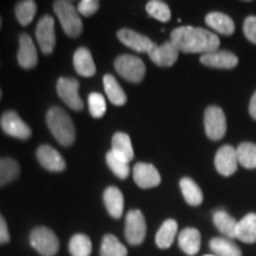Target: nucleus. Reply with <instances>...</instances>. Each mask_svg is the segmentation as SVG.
<instances>
[{
    "mask_svg": "<svg viewBox=\"0 0 256 256\" xmlns=\"http://www.w3.org/2000/svg\"><path fill=\"white\" fill-rule=\"evenodd\" d=\"M171 42L179 51L185 54H210L220 48L217 34L206 28L179 26L171 32Z\"/></svg>",
    "mask_w": 256,
    "mask_h": 256,
    "instance_id": "nucleus-1",
    "label": "nucleus"
},
{
    "mask_svg": "<svg viewBox=\"0 0 256 256\" xmlns=\"http://www.w3.org/2000/svg\"><path fill=\"white\" fill-rule=\"evenodd\" d=\"M46 124L54 138L62 146L68 147L75 142V124L70 115L58 106H54L48 110Z\"/></svg>",
    "mask_w": 256,
    "mask_h": 256,
    "instance_id": "nucleus-2",
    "label": "nucleus"
},
{
    "mask_svg": "<svg viewBox=\"0 0 256 256\" xmlns=\"http://www.w3.org/2000/svg\"><path fill=\"white\" fill-rule=\"evenodd\" d=\"M54 11L66 36L76 38L82 34V19L72 2H66V0H57L54 2Z\"/></svg>",
    "mask_w": 256,
    "mask_h": 256,
    "instance_id": "nucleus-3",
    "label": "nucleus"
},
{
    "mask_svg": "<svg viewBox=\"0 0 256 256\" xmlns=\"http://www.w3.org/2000/svg\"><path fill=\"white\" fill-rule=\"evenodd\" d=\"M31 247L42 256H55L60 250V240L46 226H37L30 234Z\"/></svg>",
    "mask_w": 256,
    "mask_h": 256,
    "instance_id": "nucleus-4",
    "label": "nucleus"
},
{
    "mask_svg": "<svg viewBox=\"0 0 256 256\" xmlns=\"http://www.w3.org/2000/svg\"><path fill=\"white\" fill-rule=\"evenodd\" d=\"M115 70L126 81L140 83L145 78L146 66L142 60L133 55H120L114 62Z\"/></svg>",
    "mask_w": 256,
    "mask_h": 256,
    "instance_id": "nucleus-5",
    "label": "nucleus"
},
{
    "mask_svg": "<svg viewBox=\"0 0 256 256\" xmlns=\"http://www.w3.org/2000/svg\"><path fill=\"white\" fill-rule=\"evenodd\" d=\"M0 127L8 136L19 140H28L32 136V130L14 110H6L0 118Z\"/></svg>",
    "mask_w": 256,
    "mask_h": 256,
    "instance_id": "nucleus-6",
    "label": "nucleus"
},
{
    "mask_svg": "<svg viewBox=\"0 0 256 256\" xmlns=\"http://www.w3.org/2000/svg\"><path fill=\"white\" fill-rule=\"evenodd\" d=\"M147 226L145 217L140 210H130L126 215L124 236L127 242L132 246H139L146 238Z\"/></svg>",
    "mask_w": 256,
    "mask_h": 256,
    "instance_id": "nucleus-7",
    "label": "nucleus"
},
{
    "mask_svg": "<svg viewBox=\"0 0 256 256\" xmlns=\"http://www.w3.org/2000/svg\"><path fill=\"white\" fill-rule=\"evenodd\" d=\"M206 133L211 140H220L226 133V119L224 112L217 106H210L204 113Z\"/></svg>",
    "mask_w": 256,
    "mask_h": 256,
    "instance_id": "nucleus-8",
    "label": "nucleus"
},
{
    "mask_svg": "<svg viewBox=\"0 0 256 256\" xmlns=\"http://www.w3.org/2000/svg\"><path fill=\"white\" fill-rule=\"evenodd\" d=\"M80 82L72 78H60L57 81V94L64 104L74 110H83V101L78 94Z\"/></svg>",
    "mask_w": 256,
    "mask_h": 256,
    "instance_id": "nucleus-9",
    "label": "nucleus"
},
{
    "mask_svg": "<svg viewBox=\"0 0 256 256\" xmlns=\"http://www.w3.org/2000/svg\"><path fill=\"white\" fill-rule=\"evenodd\" d=\"M36 38L42 52L50 55L56 46L55 20L49 14L43 16L38 20L36 28Z\"/></svg>",
    "mask_w": 256,
    "mask_h": 256,
    "instance_id": "nucleus-10",
    "label": "nucleus"
},
{
    "mask_svg": "<svg viewBox=\"0 0 256 256\" xmlns=\"http://www.w3.org/2000/svg\"><path fill=\"white\" fill-rule=\"evenodd\" d=\"M118 40H119L124 46H126L130 49H132L136 52L148 54L152 50V48L156 46V43L151 40V38L144 34H139V32L130 30V28H121L116 34Z\"/></svg>",
    "mask_w": 256,
    "mask_h": 256,
    "instance_id": "nucleus-11",
    "label": "nucleus"
},
{
    "mask_svg": "<svg viewBox=\"0 0 256 256\" xmlns=\"http://www.w3.org/2000/svg\"><path fill=\"white\" fill-rule=\"evenodd\" d=\"M238 159L236 150L232 145H224L215 156V168L220 174L230 177L238 171Z\"/></svg>",
    "mask_w": 256,
    "mask_h": 256,
    "instance_id": "nucleus-12",
    "label": "nucleus"
},
{
    "mask_svg": "<svg viewBox=\"0 0 256 256\" xmlns=\"http://www.w3.org/2000/svg\"><path fill=\"white\" fill-rule=\"evenodd\" d=\"M133 179L142 188H152L158 186L162 177L154 166L147 162H138L133 168Z\"/></svg>",
    "mask_w": 256,
    "mask_h": 256,
    "instance_id": "nucleus-13",
    "label": "nucleus"
},
{
    "mask_svg": "<svg viewBox=\"0 0 256 256\" xmlns=\"http://www.w3.org/2000/svg\"><path fill=\"white\" fill-rule=\"evenodd\" d=\"M37 159L44 168L50 172H62L66 170V160L57 150L50 145H40L36 152Z\"/></svg>",
    "mask_w": 256,
    "mask_h": 256,
    "instance_id": "nucleus-14",
    "label": "nucleus"
},
{
    "mask_svg": "<svg viewBox=\"0 0 256 256\" xmlns=\"http://www.w3.org/2000/svg\"><path fill=\"white\" fill-rule=\"evenodd\" d=\"M18 64L23 69L30 70L37 66L38 54L34 40L28 34L19 36V49L17 54Z\"/></svg>",
    "mask_w": 256,
    "mask_h": 256,
    "instance_id": "nucleus-15",
    "label": "nucleus"
},
{
    "mask_svg": "<svg viewBox=\"0 0 256 256\" xmlns=\"http://www.w3.org/2000/svg\"><path fill=\"white\" fill-rule=\"evenodd\" d=\"M152 62L159 66H171L177 62L179 50L171 40L165 42L162 46H156L148 52Z\"/></svg>",
    "mask_w": 256,
    "mask_h": 256,
    "instance_id": "nucleus-16",
    "label": "nucleus"
},
{
    "mask_svg": "<svg viewBox=\"0 0 256 256\" xmlns=\"http://www.w3.org/2000/svg\"><path fill=\"white\" fill-rule=\"evenodd\" d=\"M200 63L210 68L217 69H232L238 64V56L230 51H214L210 54H204L200 56Z\"/></svg>",
    "mask_w": 256,
    "mask_h": 256,
    "instance_id": "nucleus-17",
    "label": "nucleus"
},
{
    "mask_svg": "<svg viewBox=\"0 0 256 256\" xmlns=\"http://www.w3.org/2000/svg\"><path fill=\"white\" fill-rule=\"evenodd\" d=\"M72 64L76 72L83 78H92L96 74V66L92 52L87 48H78L72 57Z\"/></svg>",
    "mask_w": 256,
    "mask_h": 256,
    "instance_id": "nucleus-18",
    "label": "nucleus"
},
{
    "mask_svg": "<svg viewBox=\"0 0 256 256\" xmlns=\"http://www.w3.org/2000/svg\"><path fill=\"white\" fill-rule=\"evenodd\" d=\"M104 203L113 218H120L124 212V194L116 186H108L104 192Z\"/></svg>",
    "mask_w": 256,
    "mask_h": 256,
    "instance_id": "nucleus-19",
    "label": "nucleus"
},
{
    "mask_svg": "<svg viewBox=\"0 0 256 256\" xmlns=\"http://www.w3.org/2000/svg\"><path fill=\"white\" fill-rule=\"evenodd\" d=\"M200 232L196 228H185L179 232V248L186 255H196L200 249Z\"/></svg>",
    "mask_w": 256,
    "mask_h": 256,
    "instance_id": "nucleus-20",
    "label": "nucleus"
},
{
    "mask_svg": "<svg viewBox=\"0 0 256 256\" xmlns=\"http://www.w3.org/2000/svg\"><path fill=\"white\" fill-rule=\"evenodd\" d=\"M110 151L127 162H130L134 158V151L130 138L128 134L124 132L115 133L113 138H112Z\"/></svg>",
    "mask_w": 256,
    "mask_h": 256,
    "instance_id": "nucleus-21",
    "label": "nucleus"
},
{
    "mask_svg": "<svg viewBox=\"0 0 256 256\" xmlns=\"http://www.w3.org/2000/svg\"><path fill=\"white\" fill-rule=\"evenodd\" d=\"M235 238L244 243L256 242V214L250 212L238 220L236 226Z\"/></svg>",
    "mask_w": 256,
    "mask_h": 256,
    "instance_id": "nucleus-22",
    "label": "nucleus"
},
{
    "mask_svg": "<svg viewBox=\"0 0 256 256\" xmlns=\"http://www.w3.org/2000/svg\"><path fill=\"white\" fill-rule=\"evenodd\" d=\"M206 23L212 30L218 32L220 34L230 36L235 31V23L228 14H220V12H210L206 14Z\"/></svg>",
    "mask_w": 256,
    "mask_h": 256,
    "instance_id": "nucleus-23",
    "label": "nucleus"
},
{
    "mask_svg": "<svg viewBox=\"0 0 256 256\" xmlns=\"http://www.w3.org/2000/svg\"><path fill=\"white\" fill-rule=\"evenodd\" d=\"M178 232V223L174 220H166L162 224L156 235V244L160 249H168L174 242L176 235Z\"/></svg>",
    "mask_w": 256,
    "mask_h": 256,
    "instance_id": "nucleus-24",
    "label": "nucleus"
},
{
    "mask_svg": "<svg viewBox=\"0 0 256 256\" xmlns=\"http://www.w3.org/2000/svg\"><path fill=\"white\" fill-rule=\"evenodd\" d=\"M104 92L107 95L108 100L115 106H124L127 102V95L121 88L119 82L110 74L104 76Z\"/></svg>",
    "mask_w": 256,
    "mask_h": 256,
    "instance_id": "nucleus-25",
    "label": "nucleus"
},
{
    "mask_svg": "<svg viewBox=\"0 0 256 256\" xmlns=\"http://www.w3.org/2000/svg\"><path fill=\"white\" fill-rule=\"evenodd\" d=\"M20 174V165L10 156H0V188L16 180Z\"/></svg>",
    "mask_w": 256,
    "mask_h": 256,
    "instance_id": "nucleus-26",
    "label": "nucleus"
},
{
    "mask_svg": "<svg viewBox=\"0 0 256 256\" xmlns=\"http://www.w3.org/2000/svg\"><path fill=\"white\" fill-rule=\"evenodd\" d=\"M179 186H180L182 194H183L184 200H186L188 206H200L203 202V192H202L200 188L194 179L184 177L179 182Z\"/></svg>",
    "mask_w": 256,
    "mask_h": 256,
    "instance_id": "nucleus-27",
    "label": "nucleus"
},
{
    "mask_svg": "<svg viewBox=\"0 0 256 256\" xmlns=\"http://www.w3.org/2000/svg\"><path fill=\"white\" fill-rule=\"evenodd\" d=\"M214 224L220 232H222L226 238H235L236 226L238 223L232 216H230L226 211L217 210L212 215Z\"/></svg>",
    "mask_w": 256,
    "mask_h": 256,
    "instance_id": "nucleus-28",
    "label": "nucleus"
},
{
    "mask_svg": "<svg viewBox=\"0 0 256 256\" xmlns=\"http://www.w3.org/2000/svg\"><path fill=\"white\" fill-rule=\"evenodd\" d=\"M209 247L216 256H242V250L238 246L226 238H214L209 243Z\"/></svg>",
    "mask_w": 256,
    "mask_h": 256,
    "instance_id": "nucleus-29",
    "label": "nucleus"
},
{
    "mask_svg": "<svg viewBox=\"0 0 256 256\" xmlns=\"http://www.w3.org/2000/svg\"><path fill=\"white\" fill-rule=\"evenodd\" d=\"M37 12V4L34 0H23L18 2L14 8L16 18L22 26H28L34 20Z\"/></svg>",
    "mask_w": 256,
    "mask_h": 256,
    "instance_id": "nucleus-30",
    "label": "nucleus"
},
{
    "mask_svg": "<svg viewBox=\"0 0 256 256\" xmlns=\"http://www.w3.org/2000/svg\"><path fill=\"white\" fill-rule=\"evenodd\" d=\"M100 256H127V248L119 241L116 236L107 234L102 240Z\"/></svg>",
    "mask_w": 256,
    "mask_h": 256,
    "instance_id": "nucleus-31",
    "label": "nucleus"
},
{
    "mask_svg": "<svg viewBox=\"0 0 256 256\" xmlns=\"http://www.w3.org/2000/svg\"><path fill=\"white\" fill-rule=\"evenodd\" d=\"M238 164L244 168H256V144L242 142L236 148Z\"/></svg>",
    "mask_w": 256,
    "mask_h": 256,
    "instance_id": "nucleus-32",
    "label": "nucleus"
},
{
    "mask_svg": "<svg viewBox=\"0 0 256 256\" xmlns=\"http://www.w3.org/2000/svg\"><path fill=\"white\" fill-rule=\"evenodd\" d=\"M92 246L90 238L84 234H75L69 242V252L72 256H90Z\"/></svg>",
    "mask_w": 256,
    "mask_h": 256,
    "instance_id": "nucleus-33",
    "label": "nucleus"
},
{
    "mask_svg": "<svg viewBox=\"0 0 256 256\" xmlns=\"http://www.w3.org/2000/svg\"><path fill=\"white\" fill-rule=\"evenodd\" d=\"M146 11L152 18L162 22V23H166L171 19V10H170L168 5L164 2H160V0H151V2H147Z\"/></svg>",
    "mask_w": 256,
    "mask_h": 256,
    "instance_id": "nucleus-34",
    "label": "nucleus"
},
{
    "mask_svg": "<svg viewBox=\"0 0 256 256\" xmlns=\"http://www.w3.org/2000/svg\"><path fill=\"white\" fill-rule=\"evenodd\" d=\"M106 162H107L108 168L118 178L126 179L130 176V162L116 156L112 151L106 154Z\"/></svg>",
    "mask_w": 256,
    "mask_h": 256,
    "instance_id": "nucleus-35",
    "label": "nucleus"
},
{
    "mask_svg": "<svg viewBox=\"0 0 256 256\" xmlns=\"http://www.w3.org/2000/svg\"><path fill=\"white\" fill-rule=\"evenodd\" d=\"M89 113L94 119H101L107 110L104 96L100 92H90L88 96Z\"/></svg>",
    "mask_w": 256,
    "mask_h": 256,
    "instance_id": "nucleus-36",
    "label": "nucleus"
},
{
    "mask_svg": "<svg viewBox=\"0 0 256 256\" xmlns=\"http://www.w3.org/2000/svg\"><path fill=\"white\" fill-rule=\"evenodd\" d=\"M98 8H100V2L98 0H82L78 2L76 8L80 14L84 16V17H90L98 12Z\"/></svg>",
    "mask_w": 256,
    "mask_h": 256,
    "instance_id": "nucleus-37",
    "label": "nucleus"
},
{
    "mask_svg": "<svg viewBox=\"0 0 256 256\" xmlns=\"http://www.w3.org/2000/svg\"><path fill=\"white\" fill-rule=\"evenodd\" d=\"M243 32L244 36L252 44H256V17L255 16H249L246 18L244 24H243Z\"/></svg>",
    "mask_w": 256,
    "mask_h": 256,
    "instance_id": "nucleus-38",
    "label": "nucleus"
},
{
    "mask_svg": "<svg viewBox=\"0 0 256 256\" xmlns=\"http://www.w3.org/2000/svg\"><path fill=\"white\" fill-rule=\"evenodd\" d=\"M10 240H11V236L8 232V223H6L4 216L0 214V246L8 243Z\"/></svg>",
    "mask_w": 256,
    "mask_h": 256,
    "instance_id": "nucleus-39",
    "label": "nucleus"
},
{
    "mask_svg": "<svg viewBox=\"0 0 256 256\" xmlns=\"http://www.w3.org/2000/svg\"><path fill=\"white\" fill-rule=\"evenodd\" d=\"M249 113L252 119L256 120V92L252 94L250 98V104H249Z\"/></svg>",
    "mask_w": 256,
    "mask_h": 256,
    "instance_id": "nucleus-40",
    "label": "nucleus"
},
{
    "mask_svg": "<svg viewBox=\"0 0 256 256\" xmlns=\"http://www.w3.org/2000/svg\"><path fill=\"white\" fill-rule=\"evenodd\" d=\"M2 16H0V30H2Z\"/></svg>",
    "mask_w": 256,
    "mask_h": 256,
    "instance_id": "nucleus-41",
    "label": "nucleus"
},
{
    "mask_svg": "<svg viewBox=\"0 0 256 256\" xmlns=\"http://www.w3.org/2000/svg\"><path fill=\"white\" fill-rule=\"evenodd\" d=\"M2 89H0V100H2Z\"/></svg>",
    "mask_w": 256,
    "mask_h": 256,
    "instance_id": "nucleus-42",
    "label": "nucleus"
},
{
    "mask_svg": "<svg viewBox=\"0 0 256 256\" xmlns=\"http://www.w3.org/2000/svg\"><path fill=\"white\" fill-rule=\"evenodd\" d=\"M204 256H216V255H204Z\"/></svg>",
    "mask_w": 256,
    "mask_h": 256,
    "instance_id": "nucleus-43",
    "label": "nucleus"
}]
</instances>
